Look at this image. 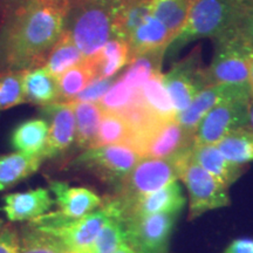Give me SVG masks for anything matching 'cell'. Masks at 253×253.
Masks as SVG:
<instances>
[{
	"instance_id": "cell-2",
	"label": "cell",
	"mask_w": 253,
	"mask_h": 253,
	"mask_svg": "<svg viewBox=\"0 0 253 253\" xmlns=\"http://www.w3.org/2000/svg\"><path fill=\"white\" fill-rule=\"evenodd\" d=\"M191 149L168 158L142 157L118 185L114 192L102 199V207L112 217L121 220L126 211L138 199L153 194L181 178Z\"/></svg>"
},
{
	"instance_id": "cell-18",
	"label": "cell",
	"mask_w": 253,
	"mask_h": 253,
	"mask_svg": "<svg viewBox=\"0 0 253 253\" xmlns=\"http://www.w3.org/2000/svg\"><path fill=\"white\" fill-rule=\"evenodd\" d=\"M191 158L226 188L233 184L244 172V166L230 162L214 144H194Z\"/></svg>"
},
{
	"instance_id": "cell-40",
	"label": "cell",
	"mask_w": 253,
	"mask_h": 253,
	"mask_svg": "<svg viewBox=\"0 0 253 253\" xmlns=\"http://www.w3.org/2000/svg\"><path fill=\"white\" fill-rule=\"evenodd\" d=\"M242 28L253 43V6H246L242 20Z\"/></svg>"
},
{
	"instance_id": "cell-32",
	"label": "cell",
	"mask_w": 253,
	"mask_h": 253,
	"mask_svg": "<svg viewBox=\"0 0 253 253\" xmlns=\"http://www.w3.org/2000/svg\"><path fill=\"white\" fill-rule=\"evenodd\" d=\"M132 131L121 114L104 112L94 147L107 144H130Z\"/></svg>"
},
{
	"instance_id": "cell-19",
	"label": "cell",
	"mask_w": 253,
	"mask_h": 253,
	"mask_svg": "<svg viewBox=\"0 0 253 253\" xmlns=\"http://www.w3.org/2000/svg\"><path fill=\"white\" fill-rule=\"evenodd\" d=\"M173 38L168 28L158 19L149 15L144 23L131 34L126 42L130 48L132 60L135 56L154 50H167Z\"/></svg>"
},
{
	"instance_id": "cell-1",
	"label": "cell",
	"mask_w": 253,
	"mask_h": 253,
	"mask_svg": "<svg viewBox=\"0 0 253 253\" xmlns=\"http://www.w3.org/2000/svg\"><path fill=\"white\" fill-rule=\"evenodd\" d=\"M63 30V0H21L0 30V73L43 65Z\"/></svg>"
},
{
	"instance_id": "cell-13",
	"label": "cell",
	"mask_w": 253,
	"mask_h": 253,
	"mask_svg": "<svg viewBox=\"0 0 253 253\" xmlns=\"http://www.w3.org/2000/svg\"><path fill=\"white\" fill-rule=\"evenodd\" d=\"M252 97L251 86L240 84H212L205 87L195 97L184 112L177 114L176 119L186 130L195 135L198 123L209 110L230 100Z\"/></svg>"
},
{
	"instance_id": "cell-23",
	"label": "cell",
	"mask_w": 253,
	"mask_h": 253,
	"mask_svg": "<svg viewBox=\"0 0 253 253\" xmlns=\"http://www.w3.org/2000/svg\"><path fill=\"white\" fill-rule=\"evenodd\" d=\"M89 61L95 69L96 78L109 79L131 61L130 48L126 40L114 37Z\"/></svg>"
},
{
	"instance_id": "cell-36",
	"label": "cell",
	"mask_w": 253,
	"mask_h": 253,
	"mask_svg": "<svg viewBox=\"0 0 253 253\" xmlns=\"http://www.w3.org/2000/svg\"><path fill=\"white\" fill-rule=\"evenodd\" d=\"M141 90H134L128 87L121 79L115 81L109 88V90L104 94V96L99 102L101 108L104 112L121 114L123 110L128 108L136 100Z\"/></svg>"
},
{
	"instance_id": "cell-15",
	"label": "cell",
	"mask_w": 253,
	"mask_h": 253,
	"mask_svg": "<svg viewBox=\"0 0 253 253\" xmlns=\"http://www.w3.org/2000/svg\"><path fill=\"white\" fill-rule=\"evenodd\" d=\"M49 189L55 196L58 211L53 212L62 219H78L93 212L102 205V199L93 190L72 186L67 182L49 181Z\"/></svg>"
},
{
	"instance_id": "cell-8",
	"label": "cell",
	"mask_w": 253,
	"mask_h": 253,
	"mask_svg": "<svg viewBox=\"0 0 253 253\" xmlns=\"http://www.w3.org/2000/svg\"><path fill=\"white\" fill-rule=\"evenodd\" d=\"M194 138L195 135L175 118L158 120L147 130L136 135L130 145L142 157L168 158L192 148Z\"/></svg>"
},
{
	"instance_id": "cell-34",
	"label": "cell",
	"mask_w": 253,
	"mask_h": 253,
	"mask_svg": "<svg viewBox=\"0 0 253 253\" xmlns=\"http://www.w3.org/2000/svg\"><path fill=\"white\" fill-rule=\"evenodd\" d=\"M126 240V229L122 221L109 217L94 242L78 253H114Z\"/></svg>"
},
{
	"instance_id": "cell-42",
	"label": "cell",
	"mask_w": 253,
	"mask_h": 253,
	"mask_svg": "<svg viewBox=\"0 0 253 253\" xmlns=\"http://www.w3.org/2000/svg\"><path fill=\"white\" fill-rule=\"evenodd\" d=\"M248 128L253 131V97L250 102V110H249V125Z\"/></svg>"
},
{
	"instance_id": "cell-20",
	"label": "cell",
	"mask_w": 253,
	"mask_h": 253,
	"mask_svg": "<svg viewBox=\"0 0 253 253\" xmlns=\"http://www.w3.org/2000/svg\"><path fill=\"white\" fill-rule=\"evenodd\" d=\"M24 87L28 102L42 107L59 103L58 79L50 75L45 67L25 71Z\"/></svg>"
},
{
	"instance_id": "cell-33",
	"label": "cell",
	"mask_w": 253,
	"mask_h": 253,
	"mask_svg": "<svg viewBox=\"0 0 253 253\" xmlns=\"http://www.w3.org/2000/svg\"><path fill=\"white\" fill-rule=\"evenodd\" d=\"M20 253H65V249L60 240L45 231L31 225L21 226L19 231Z\"/></svg>"
},
{
	"instance_id": "cell-41",
	"label": "cell",
	"mask_w": 253,
	"mask_h": 253,
	"mask_svg": "<svg viewBox=\"0 0 253 253\" xmlns=\"http://www.w3.org/2000/svg\"><path fill=\"white\" fill-rule=\"evenodd\" d=\"M114 253H141V252L132 248L130 244H128V243L125 242L123 244L119 246L118 250H116Z\"/></svg>"
},
{
	"instance_id": "cell-47",
	"label": "cell",
	"mask_w": 253,
	"mask_h": 253,
	"mask_svg": "<svg viewBox=\"0 0 253 253\" xmlns=\"http://www.w3.org/2000/svg\"><path fill=\"white\" fill-rule=\"evenodd\" d=\"M4 226H5V225H4V221L0 219V230H1Z\"/></svg>"
},
{
	"instance_id": "cell-3",
	"label": "cell",
	"mask_w": 253,
	"mask_h": 253,
	"mask_svg": "<svg viewBox=\"0 0 253 253\" xmlns=\"http://www.w3.org/2000/svg\"><path fill=\"white\" fill-rule=\"evenodd\" d=\"M119 0H63L65 32L84 58H93L114 36Z\"/></svg>"
},
{
	"instance_id": "cell-31",
	"label": "cell",
	"mask_w": 253,
	"mask_h": 253,
	"mask_svg": "<svg viewBox=\"0 0 253 253\" xmlns=\"http://www.w3.org/2000/svg\"><path fill=\"white\" fill-rule=\"evenodd\" d=\"M190 8L191 5L182 0H150L151 15L168 28L173 39L185 24Z\"/></svg>"
},
{
	"instance_id": "cell-4",
	"label": "cell",
	"mask_w": 253,
	"mask_h": 253,
	"mask_svg": "<svg viewBox=\"0 0 253 253\" xmlns=\"http://www.w3.org/2000/svg\"><path fill=\"white\" fill-rule=\"evenodd\" d=\"M246 6L242 0H196L185 24L169 47L178 52L191 41L202 38L213 40L242 25Z\"/></svg>"
},
{
	"instance_id": "cell-11",
	"label": "cell",
	"mask_w": 253,
	"mask_h": 253,
	"mask_svg": "<svg viewBox=\"0 0 253 253\" xmlns=\"http://www.w3.org/2000/svg\"><path fill=\"white\" fill-rule=\"evenodd\" d=\"M163 81L177 114L184 112L201 90L208 87L205 68L202 67L201 49L192 50L182 59L167 74Z\"/></svg>"
},
{
	"instance_id": "cell-37",
	"label": "cell",
	"mask_w": 253,
	"mask_h": 253,
	"mask_svg": "<svg viewBox=\"0 0 253 253\" xmlns=\"http://www.w3.org/2000/svg\"><path fill=\"white\" fill-rule=\"evenodd\" d=\"M113 84V78H95L94 80H91L89 84H87V87L84 88L74 100L71 101V102L97 103L104 96V94L109 90V88L112 87Z\"/></svg>"
},
{
	"instance_id": "cell-7",
	"label": "cell",
	"mask_w": 253,
	"mask_h": 253,
	"mask_svg": "<svg viewBox=\"0 0 253 253\" xmlns=\"http://www.w3.org/2000/svg\"><path fill=\"white\" fill-rule=\"evenodd\" d=\"M109 217L112 216L101 205L93 212L78 219H62L52 212L28 223L55 237L67 251L80 252L94 242Z\"/></svg>"
},
{
	"instance_id": "cell-24",
	"label": "cell",
	"mask_w": 253,
	"mask_h": 253,
	"mask_svg": "<svg viewBox=\"0 0 253 253\" xmlns=\"http://www.w3.org/2000/svg\"><path fill=\"white\" fill-rule=\"evenodd\" d=\"M73 107L77 121V138L75 143L81 149L94 147L103 109L99 103L69 102Z\"/></svg>"
},
{
	"instance_id": "cell-16",
	"label": "cell",
	"mask_w": 253,
	"mask_h": 253,
	"mask_svg": "<svg viewBox=\"0 0 253 253\" xmlns=\"http://www.w3.org/2000/svg\"><path fill=\"white\" fill-rule=\"evenodd\" d=\"M185 205V197L178 183L172 182L153 194L138 199L121 218L122 223L157 213H179Z\"/></svg>"
},
{
	"instance_id": "cell-48",
	"label": "cell",
	"mask_w": 253,
	"mask_h": 253,
	"mask_svg": "<svg viewBox=\"0 0 253 253\" xmlns=\"http://www.w3.org/2000/svg\"><path fill=\"white\" fill-rule=\"evenodd\" d=\"M65 253H78V252H72V251H67V252H65Z\"/></svg>"
},
{
	"instance_id": "cell-21",
	"label": "cell",
	"mask_w": 253,
	"mask_h": 253,
	"mask_svg": "<svg viewBox=\"0 0 253 253\" xmlns=\"http://www.w3.org/2000/svg\"><path fill=\"white\" fill-rule=\"evenodd\" d=\"M43 158L15 151L0 156V191L25 181L39 170Z\"/></svg>"
},
{
	"instance_id": "cell-6",
	"label": "cell",
	"mask_w": 253,
	"mask_h": 253,
	"mask_svg": "<svg viewBox=\"0 0 253 253\" xmlns=\"http://www.w3.org/2000/svg\"><path fill=\"white\" fill-rule=\"evenodd\" d=\"M142 158L129 144H107L84 149L71 162L73 170H82L116 186Z\"/></svg>"
},
{
	"instance_id": "cell-14",
	"label": "cell",
	"mask_w": 253,
	"mask_h": 253,
	"mask_svg": "<svg viewBox=\"0 0 253 253\" xmlns=\"http://www.w3.org/2000/svg\"><path fill=\"white\" fill-rule=\"evenodd\" d=\"M49 116L48 138L42 156L43 160L55 158L67 151L77 138V121L69 103H54L43 107Z\"/></svg>"
},
{
	"instance_id": "cell-12",
	"label": "cell",
	"mask_w": 253,
	"mask_h": 253,
	"mask_svg": "<svg viewBox=\"0 0 253 253\" xmlns=\"http://www.w3.org/2000/svg\"><path fill=\"white\" fill-rule=\"evenodd\" d=\"M179 213H157L123 223L126 242L141 253H168Z\"/></svg>"
},
{
	"instance_id": "cell-10",
	"label": "cell",
	"mask_w": 253,
	"mask_h": 253,
	"mask_svg": "<svg viewBox=\"0 0 253 253\" xmlns=\"http://www.w3.org/2000/svg\"><path fill=\"white\" fill-rule=\"evenodd\" d=\"M251 99L230 100L209 110L196 128L194 144H217L232 131L248 128Z\"/></svg>"
},
{
	"instance_id": "cell-26",
	"label": "cell",
	"mask_w": 253,
	"mask_h": 253,
	"mask_svg": "<svg viewBox=\"0 0 253 253\" xmlns=\"http://www.w3.org/2000/svg\"><path fill=\"white\" fill-rule=\"evenodd\" d=\"M149 15H151L150 0L126 4L119 2L114 18V37L128 41Z\"/></svg>"
},
{
	"instance_id": "cell-45",
	"label": "cell",
	"mask_w": 253,
	"mask_h": 253,
	"mask_svg": "<svg viewBox=\"0 0 253 253\" xmlns=\"http://www.w3.org/2000/svg\"><path fill=\"white\" fill-rule=\"evenodd\" d=\"M119 1L126 4V2H137V1H143V0H119Z\"/></svg>"
},
{
	"instance_id": "cell-28",
	"label": "cell",
	"mask_w": 253,
	"mask_h": 253,
	"mask_svg": "<svg viewBox=\"0 0 253 253\" xmlns=\"http://www.w3.org/2000/svg\"><path fill=\"white\" fill-rule=\"evenodd\" d=\"M144 103L158 119L169 120L176 118V110L163 81V75L157 73L141 88Z\"/></svg>"
},
{
	"instance_id": "cell-43",
	"label": "cell",
	"mask_w": 253,
	"mask_h": 253,
	"mask_svg": "<svg viewBox=\"0 0 253 253\" xmlns=\"http://www.w3.org/2000/svg\"><path fill=\"white\" fill-rule=\"evenodd\" d=\"M250 86H251L252 97H253V60H252V63H251V69H250Z\"/></svg>"
},
{
	"instance_id": "cell-30",
	"label": "cell",
	"mask_w": 253,
	"mask_h": 253,
	"mask_svg": "<svg viewBox=\"0 0 253 253\" xmlns=\"http://www.w3.org/2000/svg\"><path fill=\"white\" fill-rule=\"evenodd\" d=\"M96 78L95 69L86 58V61L65 72L58 79L60 100L59 103H68L81 93L91 80Z\"/></svg>"
},
{
	"instance_id": "cell-9",
	"label": "cell",
	"mask_w": 253,
	"mask_h": 253,
	"mask_svg": "<svg viewBox=\"0 0 253 253\" xmlns=\"http://www.w3.org/2000/svg\"><path fill=\"white\" fill-rule=\"evenodd\" d=\"M188 189L189 218L195 219L209 211L230 204L227 188L190 158L181 178Z\"/></svg>"
},
{
	"instance_id": "cell-17",
	"label": "cell",
	"mask_w": 253,
	"mask_h": 253,
	"mask_svg": "<svg viewBox=\"0 0 253 253\" xmlns=\"http://www.w3.org/2000/svg\"><path fill=\"white\" fill-rule=\"evenodd\" d=\"M2 211L11 221H31L45 214L55 203L45 188L5 195Z\"/></svg>"
},
{
	"instance_id": "cell-46",
	"label": "cell",
	"mask_w": 253,
	"mask_h": 253,
	"mask_svg": "<svg viewBox=\"0 0 253 253\" xmlns=\"http://www.w3.org/2000/svg\"><path fill=\"white\" fill-rule=\"evenodd\" d=\"M182 1H185V2H188V4H190V5H194V2L196 1V0H182Z\"/></svg>"
},
{
	"instance_id": "cell-27",
	"label": "cell",
	"mask_w": 253,
	"mask_h": 253,
	"mask_svg": "<svg viewBox=\"0 0 253 253\" xmlns=\"http://www.w3.org/2000/svg\"><path fill=\"white\" fill-rule=\"evenodd\" d=\"M164 53L166 49H160L135 56L129 63L128 69L120 79L131 89L141 90L143 84L151 77L161 73V63Z\"/></svg>"
},
{
	"instance_id": "cell-38",
	"label": "cell",
	"mask_w": 253,
	"mask_h": 253,
	"mask_svg": "<svg viewBox=\"0 0 253 253\" xmlns=\"http://www.w3.org/2000/svg\"><path fill=\"white\" fill-rule=\"evenodd\" d=\"M0 253H20L19 231L14 226L5 225L0 230Z\"/></svg>"
},
{
	"instance_id": "cell-29",
	"label": "cell",
	"mask_w": 253,
	"mask_h": 253,
	"mask_svg": "<svg viewBox=\"0 0 253 253\" xmlns=\"http://www.w3.org/2000/svg\"><path fill=\"white\" fill-rule=\"evenodd\" d=\"M214 145L230 162L238 166L253 162V131L249 128L232 131Z\"/></svg>"
},
{
	"instance_id": "cell-25",
	"label": "cell",
	"mask_w": 253,
	"mask_h": 253,
	"mask_svg": "<svg viewBox=\"0 0 253 253\" xmlns=\"http://www.w3.org/2000/svg\"><path fill=\"white\" fill-rule=\"evenodd\" d=\"M84 61H86V58L75 45L72 37L67 32L63 31L61 38L47 56L43 67L48 71L50 75L59 79L68 69Z\"/></svg>"
},
{
	"instance_id": "cell-5",
	"label": "cell",
	"mask_w": 253,
	"mask_h": 253,
	"mask_svg": "<svg viewBox=\"0 0 253 253\" xmlns=\"http://www.w3.org/2000/svg\"><path fill=\"white\" fill-rule=\"evenodd\" d=\"M216 48L210 66L205 68L208 86L212 84H250L253 60V43L242 25L214 40Z\"/></svg>"
},
{
	"instance_id": "cell-22",
	"label": "cell",
	"mask_w": 253,
	"mask_h": 253,
	"mask_svg": "<svg viewBox=\"0 0 253 253\" xmlns=\"http://www.w3.org/2000/svg\"><path fill=\"white\" fill-rule=\"evenodd\" d=\"M49 125L43 119H31L19 123L11 134V145L18 153L40 155L48 138Z\"/></svg>"
},
{
	"instance_id": "cell-39",
	"label": "cell",
	"mask_w": 253,
	"mask_h": 253,
	"mask_svg": "<svg viewBox=\"0 0 253 253\" xmlns=\"http://www.w3.org/2000/svg\"><path fill=\"white\" fill-rule=\"evenodd\" d=\"M223 253H253V238L232 240Z\"/></svg>"
},
{
	"instance_id": "cell-44",
	"label": "cell",
	"mask_w": 253,
	"mask_h": 253,
	"mask_svg": "<svg viewBox=\"0 0 253 253\" xmlns=\"http://www.w3.org/2000/svg\"><path fill=\"white\" fill-rule=\"evenodd\" d=\"M242 2L245 6H253V0H242Z\"/></svg>"
},
{
	"instance_id": "cell-35",
	"label": "cell",
	"mask_w": 253,
	"mask_h": 253,
	"mask_svg": "<svg viewBox=\"0 0 253 253\" xmlns=\"http://www.w3.org/2000/svg\"><path fill=\"white\" fill-rule=\"evenodd\" d=\"M24 73H0V112L26 102L24 87Z\"/></svg>"
}]
</instances>
